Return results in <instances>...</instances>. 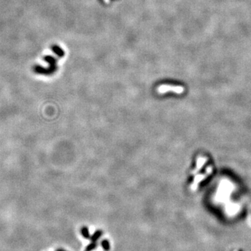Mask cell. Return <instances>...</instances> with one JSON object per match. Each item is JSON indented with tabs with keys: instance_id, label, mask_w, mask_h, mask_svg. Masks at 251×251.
Returning <instances> with one entry per match:
<instances>
[{
	"instance_id": "7a4b0ae2",
	"label": "cell",
	"mask_w": 251,
	"mask_h": 251,
	"mask_svg": "<svg viewBox=\"0 0 251 251\" xmlns=\"http://www.w3.org/2000/svg\"><path fill=\"white\" fill-rule=\"evenodd\" d=\"M184 90V88L181 86H171V85H160L158 88V91L160 94H163L167 91H174L177 94H181Z\"/></svg>"
},
{
	"instance_id": "8992f818",
	"label": "cell",
	"mask_w": 251,
	"mask_h": 251,
	"mask_svg": "<svg viewBox=\"0 0 251 251\" xmlns=\"http://www.w3.org/2000/svg\"><path fill=\"white\" fill-rule=\"evenodd\" d=\"M101 246L106 251H108L109 250V248H110L109 242L107 239H104L101 241Z\"/></svg>"
},
{
	"instance_id": "277c9868",
	"label": "cell",
	"mask_w": 251,
	"mask_h": 251,
	"mask_svg": "<svg viewBox=\"0 0 251 251\" xmlns=\"http://www.w3.org/2000/svg\"><path fill=\"white\" fill-rule=\"evenodd\" d=\"M102 234H103V232H102L101 230H97L95 231V232L94 233V235L91 236V241H95V242H96V241L102 236Z\"/></svg>"
},
{
	"instance_id": "52a82bcc",
	"label": "cell",
	"mask_w": 251,
	"mask_h": 251,
	"mask_svg": "<svg viewBox=\"0 0 251 251\" xmlns=\"http://www.w3.org/2000/svg\"><path fill=\"white\" fill-rule=\"evenodd\" d=\"M97 248V243L96 241H92V243H89V244L87 246L86 248V251H91L92 250L95 249V248Z\"/></svg>"
},
{
	"instance_id": "9c48e42d",
	"label": "cell",
	"mask_w": 251,
	"mask_h": 251,
	"mask_svg": "<svg viewBox=\"0 0 251 251\" xmlns=\"http://www.w3.org/2000/svg\"><path fill=\"white\" fill-rule=\"evenodd\" d=\"M105 2H107V3H108V2H109V0H105Z\"/></svg>"
},
{
	"instance_id": "6da1fadb",
	"label": "cell",
	"mask_w": 251,
	"mask_h": 251,
	"mask_svg": "<svg viewBox=\"0 0 251 251\" xmlns=\"http://www.w3.org/2000/svg\"><path fill=\"white\" fill-rule=\"evenodd\" d=\"M212 170H213V168L212 167H209L208 168L206 169V171L205 174H198L197 175V176L195 177L194 179V181L192 183L191 186V188L192 191H196L197 188V186H198V184L200 181H203V180L205 179L206 177H207L209 176V174H211L212 172Z\"/></svg>"
},
{
	"instance_id": "ba28073f",
	"label": "cell",
	"mask_w": 251,
	"mask_h": 251,
	"mask_svg": "<svg viewBox=\"0 0 251 251\" xmlns=\"http://www.w3.org/2000/svg\"><path fill=\"white\" fill-rule=\"evenodd\" d=\"M57 251H65V250H62V249H59V250H57Z\"/></svg>"
},
{
	"instance_id": "5b68a950",
	"label": "cell",
	"mask_w": 251,
	"mask_h": 251,
	"mask_svg": "<svg viewBox=\"0 0 251 251\" xmlns=\"http://www.w3.org/2000/svg\"><path fill=\"white\" fill-rule=\"evenodd\" d=\"M81 233H82V235L85 238H91V236H90L89 230H88V228H87V227H83V228H82Z\"/></svg>"
},
{
	"instance_id": "3957f363",
	"label": "cell",
	"mask_w": 251,
	"mask_h": 251,
	"mask_svg": "<svg viewBox=\"0 0 251 251\" xmlns=\"http://www.w3.org/2000/svg\"><path fill=\"white\" fill-rule=\"evenodd\" d=\"M206 161H207V158L203 157V156H199L198 158H197V166L195 167V169L192 171V174H195V173L198 172Z\"/></svg>"
}]
</instances>
